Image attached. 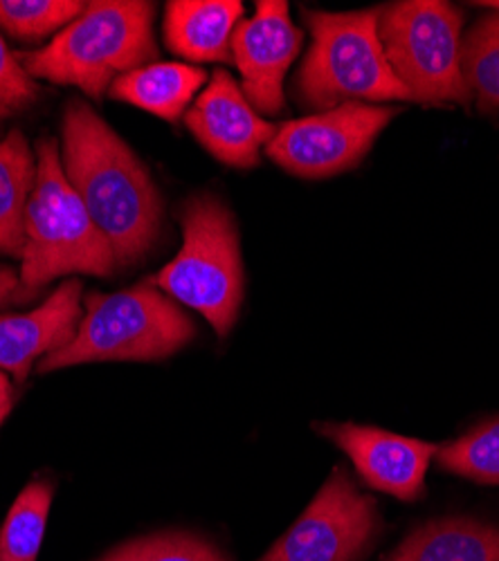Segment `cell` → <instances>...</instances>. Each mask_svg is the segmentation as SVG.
Segmentation results:
<instances>
[{
  "instance_id": "obj_1",
  "label": "cell",
  "mask_w": 499,
  "mask_h": 561,
  "mask_svg": "<svg viewBox=\"0 0 499 561\" xmlns=\"http://www.w3.org/2000/svg\"><path fill=\"white\" fill-rule=\"evenodd\" d=\"M61 167L109 241L115 261L131 265L156 243L162 227V198L124 139L86 102L66 106Z\"/></svg>"
},
{
  "instance_id": "obj_2",
  "label": "cell",
  "mask_w": 499,
  "mask_h": 561,
  "mask_svg": "<svg viewBox=\"0 0 499 561\" xmlns=\"http://www.w3.org/2000/svg\"><path fill=\"white\" fill-rule=\"evenodd\" d=\"M156 5L143 0H95L45 48L19 57L30 77L75 85L100 100L122 75L156 64Z\"/></svg>"
},
{
  "instance_id": "obj_3",
  "label": "cell",
  "mask_w": 499,
  "mask_h": 561,
  "mask_svg": "<svg viewBox=\"0 0 499 561\" xmlns=\"http://www.w3.org/2000/svg\"><path fill=\"white\" fill-rule=\"evenodd\" d=\"M115 265L109 241L64 173L57 139L43 137L36 147V182L25 209V245L19 272L23 288L36 297L59 276H109Z\"/></svg>"
},
{
  "instance_id": "obj_4",
  "label": "cell",
  "mask_w": 499,
  "mask_h": 561,
  "mask_svg": "<svg viewBox=\"0 0 499 561\" xmlns=\"http://www.w3.org/2000/svg\"><path fill=\"white\" fill-rule=\"evenodd\" d=\"M313 43L295 77L297 102L331 111L349 102H412L387 64L378 36L381 10H302Z\"/></svg>"
},
{
  "instance_id": "obj_5",
  "label": "cell",
  "mask_w": 499,
  "mask_h": 561,
  "mask_svg": "<svg viewBox=\"0 0 499 561\" xmlns=\"http://www.w3.org/2000/svg\"><path fill=\"white\" fill-rule=\"evenodd\" d=\"M196 335L194 321L149 280L120 293L86 297L75 337L38 362L50 373L90 362H158Z\"/></svg>"
},
{
  "instance_id": "obj_6",
  "label": "cell",
  "mask_w": 499,
  "mask_h": 561,
  "mask_svg": "<svg viewBox=\"0 0 499 561\" xmlns=\"http://www.w3.org/2000/svg\"><path fill=\"white\" fill-rule=\"evenodd\" d=\"M183 248L149 278L158 290L196 310L225 337L243 301V265L233 211L214 194H196L180 207Z\"/></svg>"
},
{
  "instance_id": "obj_7",
  "label": "cell",
  "mask_w": 499,
  "mask_h": 561,
  "mask_svg": "<svg viewBox=\"0 0 499 561\" xmlns=\"http://www.w3.org/2000/svg\"><path fill=\"white\" fill-rule=\"evenodd\" d=\"M462 30V10L443 0H405L381 10L378 36L387 64L412 102L470 106Z\"/></svg>"
},
{
  "instance_id": "obj_8",
  "label": "cell",
  "mask_w": 499,
  "mask_h": 561,
  "mask_svg": "<svg viewBox=\"0 0 499 561\" xmlns=\"http://www.w3.org/2000/svg\"><path fill=\"white\" fill-rule=\"evenodd\" d=\"M394 115L396 108L349 102L282 124L265 145V153L297 178H331L365 158Z\"/></svg>"
},
{
  "instance_id": "obj_9",
  "label": "cell",
  "mask_w": 499,
  "mask_h": 561,
  "mask_svg": "<svg viewBox=\"0 0 499 561\" xmlns=\"http://www.w3.org/2000/svg\"><path fill=\"white\" fill-rule=\"evenodd\" d=\"M378 528L376 501L336 467L302 517L261 561H358Z\"/></svg>"
},
{
  "instance_id": "obj_10",
  "label": "cell",
  "mask_w": 499,
  "mask_h": 561,
  "mask_svg": "<svg viewBox=\"0 0 499 561\" xmlns=\"http://www.w3.org/2000/svg\"><path fill=\"white\" fill-rule=\"evenodd\" d=\"M304 34L291 21L284 0H259L252 19L233 34V61L243 79V95L263 115L284 111V79L302 50Z\"/></svg>"
},
{
  "instance_id": "obj_11",
  "label": "cell",
  "mask_w": 499,
  "mask_h": 561,
  "mask_svg": "<svg viewBox=\"0 0 499 561\" xmlns=\"http://www.w3.org/2000/svg\"><path fill=\"white\" fill-rule=\"evenodd\" d=\"M188 128L223 164L254 169L261 147L275 135V126L257 115L241 85L228 72H214L209 85L185 113Z\"/></svg>"
},
{
  "instance_id": "obj_12",
  "label": "cell",
  "mask_w": 499,
  "mask_h": 561,
  "mask_svg": "<svg viewBox=\"0 0 499 561\" xmlns=\"http://www.w3.org/2000/svg\"><path fill=\"white\" fill-rule=\"evenodd\" d=\"M317 432L331 438L353 460L358 474L370 488L400 501H415L423 494L428 465L439 451L436 445L353 423H327Z\"/></svg>"
},
{
  "instance_id": "obj_13",
  "label": "cell",
  "mask_w": 499,
  "mask_h": 561,
  "mask_svg": "<svg viewBox=\"0 0 499 561\" xmlns=\"http://www.w3.org/2000/svg\"><path fill=\"white\" fill-rule=\"evenodd\" d=\"M81 293V280L68 278L38 308L0 314V370L23 382L36 359L64 348L83 317Z\"/></svg>"
},
{
  "instance_id": "obj_14",
  "label": "cell",
  "mask_w": 499,
  "mask_h": 561,
  "mask_svg": "<svg viewBox=\"0 0 499 561\" xmlns=\"http://www.w3.org/2000/svg\"><path fill=\"white\" fill-rule=\"evenodd\" d=\"M241 16L239 0H171L165 10V43L185 61L230 64Z\"/></svg>"
},
{
  "instance_id": "obj_15",
  "label": "cell",
  "mask_w": 499,
  "mask_h": 561,
  "mask_svg": "<svg viewBox=\"0 0 499 561\" xmlns=\"http://www.w3.org/2000/svg\"><path fill=\"white\" fill-rule=\"evenodd\" d=\"M205 70L190 64L156 61L113 81L111 95L160 119L178 122L205 83Z\"/></svg>"
},
{
  "instance_id": "obj_16",
  "label": "cell",
  "mask_w": 499,
  "mask_h": 561,
  "mask_svg": "<svg viewBox=\"0 0 499 561\" xmlns=\"http://www.w3.org/2000/svg\"><path fill=\"white\" fill-rule=\"evenodd\" d=\"M387 561H499V528L466 517L430 522Z\"/></svg>"
},
{
  "instance_id": "obj_17",
  "label": "cell",
  "mask_w": 499,
  "mask_h": 561,
  "mask_svg": "<svg viewBox=\"0 0 499 561\" xmlns=\"http://www.w3.org/2000/svg\"><path fill=\"white\" fill-rule=\"evenodd\" d=\"M36 182V162L21 130L0 139V254L19 256L25 245V209Z\"/></svg>"
},
{
  "instance_id": "obj_18",
  "label": "cell",
  "mask_w": 499,
  "mask_h": 561,
  "mask_svg": "<svg viewBox=\"0 0 499 561\" xmlns=\"http://www.w3.org/2000/svg\"><path fill=\"white\" fill-rule=\"evenodd\" d=\"M53 505V485L32 481L12 503L0 528V561H36Z\"/></svg>"
},
{
  "instance_id": "obj_19",
  "label": "cell",
  "mask_w": 499,
  "mask_h": 561,
  "mask_svg": "<svg viewBox=\"0 0 499 561\" xmlns=\"http://www.w3.org/2000/svg\"><path fill=\"white\" fill-rule=\"evenodd\" d=\"M462 70L484 113H499V12L479 19L464 38Z\"/></svg>"
},
{
  "instance_id": "obj_20",
  "label": "cell",
  "mask_w": 499,
  "mask_h": 561,
  "mask_svg": "<svg viewBox=\"0 0 499 561\" xmlns=\"http://www.w3.org/2000/svg\"><path fill=\"white\" fill-rule=\"evenodd\" d=\"M439 467L484 485H499V417L477 425L466 436L436 451Z\"/></svg>"
},
{
  "instance_id": "obj_21",
  "label": "cell",
  "mask_w": 499,
  "mask_h": 561,
  "mask_svg": "<svg viewBox=\"0 0 499 561\" xmlns=\"http://www.w3.org/2000/svg\"><path fill=\"white\" fill-rule=\"evenodd\" d=\"M79 0H0V30L23 41L59 34L81 12Z\"/></svg>"
},
{
  "instance_id": "obj_22",
  "label": "cell",
  "mask_w": 499,
  "mask_h": 561,
  "mask_svg": "<svg viewBox=\"0 0 499 561\" xmlns=\"http://www.w3.org/2000/svg\"><path fill=\"white\" fill-rule=\"evenodd\" d=\"M100 561H230L209 541L190 533H165L128 541Z\"/></svg>"
},
{
  "instance_id": "obj_23",
  "label": "cell",
  "mask_w": 499,
  "mask_h": 561,
  "mask_svg": "<svg viewBox=\"0 0 499 561\" xmlns=\"http://www.w3.org/2000/svg\"><path fill=\"white\" fill-rule=\"evenodd\" d=\"M38 92V85L25 72L19 57L12 55L3 34H0V119L32 106Z\"/></svg>"
},
{
  "instance_id": "obj_24",
  "label": "cell",
  "mask_w": 499,
  "mask_h": 561,
  "mask_svg": "<svg viewBox=\"0 0 499 561\" xmlns=\"http://www.w3.org/2000/svg\"><path fill=\"white\" fill-rule=\"evenodd\" d=\"M32 295L23 288L21 274L8 265H0V308L12 304H25Z\"/></svg>"
},
{
  "instance_id": "obj_25",
  "label": "cell",
  "mask_w": 499,
  "mask_h": 561,
  "mask_svg": "<svg viewBox=\"0 0 499 561\" xmlns=\"http://www.w3.org/2000/svg\"><path fill=\"white\" fill-rule=\"evenodd\" d=\"M12 407H14V385L8 373L0 370V427H3L8 415L12 413Z\"/></svg>"
},
{
  "instance_id": "obj_26",
  "label": "cell",
  "mask_w": 499,
  "mask_h": 561,
  "mask_svg": "<svg viewBox=\"0 0 499 561\" xmlns=\"http://www.w3.org/2000/svg\"><path fill=\"white\" fill-rule=\"evenodd\" d=\"M479 8H490L495 12H499V0H488V3H477Z\"/></svg>"
}]
</instances>
